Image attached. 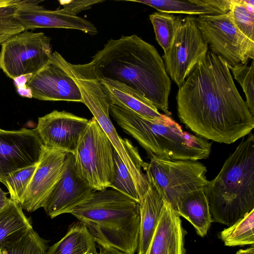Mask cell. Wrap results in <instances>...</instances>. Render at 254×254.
<instances>
[{"instance_id":"f546056e","label":"cell","mask_w":254,"mask_h":254,"mask_svg":"<svg viewBox=\"0 0 254 254\" xmlns=\"http://www.w3.org/2000/svg\"><path fill=\"white\" fill-rule=\"evenodd\" d=\"M115 175L110 188L117 190L139 202L141 198L135 185L125 165L114 150Z\"/></svg>"},{"instance_id":"52a82bcc","label":"cell","mask_w":254,"mask_h":254,"mask_svg":"<svg viewBox=\"0 0 254 254\" xmlns=\"http://www.w3.org/2000/svg\"><path fill=\"white\" fill-rule=\"evenodd\" d=\"M114 150L93 117L89 120L73 153L78 174L93 190L110 188L115 175Z\"/></svg>"},{"instance_id":"cb8c5ba5","label":"cell","mask_w":254,"mask_h":254,"mask_svg":"<svg viewBox=\"0 0 254 254\" xmlns=\"http://www.w3.org/2000/svg\"><path fill=\"white\" fill-rule=\"evenodd\" d=\"M150 6L159 12L189 15H219L209 6L206 0H131Z\"/></svg>"},{"instance_id":"7402d4cb","label":"cell","mask_w":254,"mask_h":254,"mask_svg":"<svg viewBox=\"0 0 254 254\" xmlns=\"http://www.w3.org/2000/svg\"><path fill=\"white\" fill-rule=\"evenodd\" d=\"M96 243L80 222L72 224L65 236L48 248L46 254H97Z\"/></svg>"},{"instance_id":"f35d334b","label":"cell","mask_w":254,"mask_h":254,"mask_svg":"<svg viewBox=\"0 0 254 254\" xmlns=\"http://www.w3.org/2000/svg\"></svg>"},{"instance_id":"7c38bea8","label":"cell","mask_w":254,"mask_h":254,"mask_svg":"<svg viewBox=\"0 0 254 254\" xmlns=\"http://www.w3.org/2000/svg\"><path fill=\"white\" fill-rule=\"evenodd\" d=\"M43 147L35 128H0V182L12 172L37 164Z\"/></svg>"},{"instance_id":"30bf717a","label":"cell","mask_w":254,"mask_h":254,"mask_svg":"<svg viewBox=\"0 0 254 254\" xmlns=\"http://www.w3.org/2000/svg\"><path fill=\"white\" fill-rule=\"evenodd\" d=\"M196 22L212 52L223 59L230 69L254 60V42L236 27L229 11L219 15H200Z\"/></svg>"},{"instance_id":"e575fe53","label":"cell","mask_w":254,"mask_h":254,"mask_svg":"<svg viewBox=\"0 0 254 254\" xmlns=\"http://www.w3.org/2000/svg\"><path fill=\"white\" fill-rule=\"evenodd\" d=\"M97 254H129L115 248L100 247L99 253Z\"/></svg>"},{"instance_id":"74e56055","label":"cell","mask_w":254,"mask_h":254,"mask_svg":"<svg viewBox=\"0 0 254 254\" xmlns=\"http://www.w3.org/2000/svg\"><path fill=\"white\" fill-rule=\"evenodd\" d=\"M0 254H2V253H1V249H0Z\"/></svg>"},{"instance_id":"d590c367","label":"cell","mask_w":254,"mask_h":254,"mask_svg":"<svg viewBox=\"0 0 254 254\" xmlns=\"http://www.w3.org/2000/svg\"><path fill=\"white\" fill-rule=\"evenodd\" d=\"M236 254H254V246L245 250H240Z\"/></svg>"},{"instance_id":"603a6c76","label":"cell","mask_w":254,"mask_h":254,"mask_svg":"<svg viewBox=\"0 0 254 254\" xmlns=\"http://www.w3.org/2000/svg\"><path fill=\"white\" fill-rule=\"evenodd\" d=\"M33 228L31 220L19 204L12 200L0 211V249L21 237Z\"/></svg>"},{"instance_id":"8fae6325","label":"cell","mask_w":254,"mask_h":254,"mask_svg":"<svg viewBox=\"0 0 254 254\" xmlns=\"http://www.w3.org/2000/svg\"><path fill=\"white\" fill-rule=\"evenodd\" d=\"M208 51L196 18H181L173 43L162 57L167 74L179 87Z\"/></svg>"},{"instance_id":"83f0119b","label":"cell","mask_w":254,"mask_h":254,"mask_svg":"<svg viewBox=\"0 0 254 254\" xmlns=\"http://www.w3.org/2000/svg\"><path fill=\"white\" fill-rule=\"evenodd\" d=\"M37 164L12 172L3 178L1 183L8 190L12 200L21 203Z\"/></svg>"},{"instance_id":"e0dca14e","label":"cell","mask_w":254,"mask_h":254,"mask_svg":"<svg viewBox=\"0 0 254 254\" xmlns=\"http://www.w3.org/2000/svg\"><path fill=\"white\" fill-rule=\"evenodd\" d=\"M26 88L32 97L40 100L82 102L75 81L52 58L46 66L28 78Z\"/></svg>"},{"instance_id":"4dcf8cb0","label":"cell","mask_w":254,"mask_h":254,"mask_svg":"<svg viewBox=\"0 0 254 254\" xmlns=\"http://www.w3.org/2000/svg\"><path fill=\"white\" fill-rule=\"evenodd\" d=\"M230 70L242 87L246 96L247 106L251 115L254 117V60L250 65H248L247 63L239 64Z\"/></svg>"},{"instance_id":"d4e9b609","label":"cell","mask_w":254,"mask_h":254,"mask_svg":"<svg viewBox=\"0 0 254 254\" xmlns=\"http://www.w3.org/2000/svg\"><path fill=\"white\" fill-rule=\"evenodd\" d=\"M224 245L228 247L254 244V209L247 213L219 234Z\"/></svg>"},{"instance_id":"7a4b0ae2","label":"cell","mask_w":254,"mask_h":254,"mask_svg":"<svg viewBox=\"0 0 254 254\" xmlns=\"http://www.w3.org/2000/svg\"><path fill=\"white\" fill-rule=\"evenodd\" d=\"M99 79L125 83L170 116L171 81L156 49L135 34L111 39L93 56Z\"/></svg>"},{"instance_id":"484cf974","label":"cell","mask_w":254,"mask_h":254,"mask_svg":"<svg viewBox=\"0 0 254 254\" xmlns=\"http://www.w3.org/2000/svg\"><path fill=\"white\" fill-rule=\"evenodd\" d=\"M156 39L166 52L171 47L181 17L173 14L156 12L149 15Z\"/></svg>"},{"instance_id":"8d00e7d4","label":"cell","mask_w":254,"mask_h":254,"mask_svg":"<svg viewBox=\"0 0 254 254\" xmlns=\"http://www.w3.org/2000/svg\"><path fill=\"white\" fill-rule=\"evenodd\" d=\"M12 0H0V6L5 5L9 3Z\"/></svg>"},{"instance_id":"6da1fadb","label":"cell","mask_w":254,"mask_h":254,"mask_svg":"<svg viewBox=\"0 0 254 254\" xmlns=\"http://www.w3.org/2000/svg\"><path fill=\"white\" fill-rule=\"evenodd\" d=\"M178 117L197 136L231 144L250 133L254 117L240 95L225 61L211 51L179 87Z\"/></svg>"},{"instance_id":"ba28073f","label":"cell","mask_w":254,"mask_h":254,"mask_svg":"<svg viewBox=\"0 0 254 254\" xmlns=\"http://www.w3.org/2000/svg\"><path fill=\"white\" fill-rule=\"evenodd\" d=\"M145 172L175 211L179 201L195 191L205 190L209 183L206 167L197 161L152 156Z\"/></svg>"},{"instance_id":"5bb4252c","label":"cell","mask_w":254,"mask_h":254,"mask_svg":"<svg viewBox=\"0 0 254 254\" xmlns=\"http://www.w3.org/2000/svg\"><path fill=\"white\" fill-rule=\"evenodd\" d=\"M89 120L65 111L39 117L35 128L44 146L73 153Z\"/></svg>"},{"instance_id":"f1b7e54d","label":"cell","mask_w":254,"mask_h":254,"mask_svg":"<svg viewBox=\"0 0 254 254\" xmlns=\"http://www.w3.org/2000/svg\"><path fill=\"white\" fill-rule=\"evenodd\" d=\"M18 0L0 6V45L25 30L16 17Z\"/></svg>"},{"instance_id":"9a60e30c","label":"cell","mask_w":254,"mask_h":254,"mask_svg":"<svg viewBox=\"0 0 254 254\" xmlns=\"http://www.w3.org/2000/svg\"><path fill=\"white\" fill-rule=\"evenodd\" d=\"M41 0H18L16 17L25 30L54 28L76 29L95 35L98 30L89 20L73 15L63 8L48 10L39 3Z\"/></svg>"},{"instance_id":"ffe728a7","label":"cell","mask_w":254,"mask_h":254,"mask_svg":"<svg viewBox=\"0 0 254 254\" xmlns=\"http://www.w3.org/2000/svg\"><path fill=\"white\" fill-rule=\"evenodd\" d=\"M147 178L148 189L139 202L140 222L137 254H146L158 224L164 202L158 188Z\"/></svg>"},{"instance_id":"ac0fdd59","label":"cell","mask_w":254,"mask_h":254,"mask_svg":"<svg viewBox=\"0 0 254 254\" xmlns=\"http://www.w3.org/2000/svg\"><path fill=\"white\" fill-rule=\"evenodd\" d=\"M180 217L164 199L158 224L145 254H186V231Z\"/></svg>"},{"instance_id":"4fadbf2b","label":"cell","mask_w":254,"mask_h":254,"mask_svg":"<svg viewBox=\"0 0 254 254\" xmlns=\"http://www.w3.org/2000/svg\"><path fill=\"white\" fill-rule=\"evenodd\" d=\"M68 154L44 146L40 160L20 204L23 209L31 212L43 207L66 168Z\"/></svg>"},{"instance_id":"d6a6232c","label":"cell","mask_w":254,"mask_h":254,"mask_svg":"<svg viewBox=\"0 0 254 254\" xmlns=\"http://www.w3.org/2000/svg\"><path fill=\"white\" fill-rule=\"evenodd\" d=\"M99 0H60V4L63 6V9L69 13L77 16L81 11L88 9L92 5L104 1Z\"/></svg>"},{"instance_id":"44dd1931","label":"cell","mask_w":254,"mask_h":254,"mask_svg":"<svg viewBox=\"0 0 254 254\" xmlns=\"http://www.w3.org/2000/svg\"><path fill=\"white\" fill-rule=\"evenodd\" d=\"M175 211L187 220L200 237L207 235L213 221L204 190H197L182 199Z\"/></svg>"},{"instance_id":"1f68e13d","label":"cell","mask_w":254,"mask_h":254,"mask_svg":"<svg viewBox=\"0 0 254 254\" xmlns=\"http://www.w3.org/2000/svg\"><path fill=\"white\" fill-rule=\"evenodd\" d=\"M229 13L239 30L254 42V14L248 11L244 0H231Z\"/></svg>"},{"instance_id":"836d02e7","label":"cell","mask_w":254,"mask_h":254,"mask_svg":"<svg viewBox=\"0 0 254 254\" xmlns=\"http://www.w3.org/2000/svg\"><path fill=\"white\" fill-rule=\"evenodd\" d=\"M7 193L4 192L0 188V211L6 207L12 200L7 197Z\"/></svg>"},{"instance_id":"3957f363","label":"cell","mask_w":254,"mask_h":254,"mask_svg":"<svg viewBox=\"0 0 254 254\" xmlns=\"http://www.w3.org/2000/svg\"><path fill=\"white\" fill-rule=\"evenodd\" d=\"M70 214L86 227L99 247L129 254L137 251L139 203L126 194L113 189L93 190Z\"/></svg>"},{"instance_id":"2e32d148","label":"cell","mask_w":254,"mask_h":254,"mask_svg":"<svg viewBox=\"0 0 254 254\" xmlns=\"http://www.w3.org/2000/svg\"><path fill=\"white\" fill-rule=\"evenodd\" d=\"M93 190L78 174L73 153H68L66 168L42 207L52 219L70 213L89 197Z\"/></svg>"},{"instance_id":"8992f818","label":"cell","mask_w":254,"mask_h":254,"mask_svg":"<svg viewBox=\"0 0 254 254\" xmlns=\"http://www.w3.org/2000/svg\"><path fill=\"white\" fill-rule=\"evenodd\" d=\"M70 76L79 89L82 103L96 119L127 167L141 199L149 187V181L144 172L148 163L144 162L130 140L118 134L110 118L109 97L102 89L94 68L91 65L81 66L73 70Z\"/></svg>"},{"instance_id":"d6986e66","label":"cell","mask_w":254,"mask_h":254,"mask_svg":"<svg viewBox=\"0 0 254 254\" xmlns=\"http://www.w3.org/2000/svg\"><path fill=\"white\" fill-rule=\"evenodd\" d=\"M99 79L102 89L111 104L131 111L148 120L161 117L162 114L152 104L130 86L108 78Z\"/></svg>"},{"instance_id":"9c48e42d","label":"cell","mask_w":254,"mask_h":254,"mask_svg":"<svg viewBox=\"0 0 254 254\" xmlns=\"http://www.w3.org/2000/svg\"><path fill=\"white\" fill-rule=\"evenodd\" d=\"M51 40L43 32L28 30L11 37L1 45L0 68L13 80L38 72L51 60Z\"/></svg>"},{"instance_id":"4316f807","label":"cell","mask_w":254,"mask_h":254,"mask_svg":"<svg viewBox=\"0 0 254 254\" xmlns=\"http://www.w3.org/2000/svg\"><path fill=\"white\" fill-rule=\"evenodd\" d=\"M46 240L33 230L28 231L21 237L1 249L2 254H46Z\"/></svg>"},{"instance_id":"5b68a950","label":"cell","mask_w":254,"mask_h":254,"mask_svg":"<svg viewBox=\"0 0 254 254\" xmlns=\"http://www.w3.org/2000/svg\"><path fill=\"white\" fill-rule=\"evenodd\" d=\"M110 113L122 129L134 138L150 157L197 161L207 158L210 154L211 142L184 131L165 114L158 119L148 120L112 104Z\"/></svg>"},{"instance_id":"277c9868","label":"cell","mask_w":254,"mask_h":254,"mask_svg":"<svg viewBox=\"0 0 254 254\" xmlns=\"http://www.w3.org/2000/svg\"><path fill=\"white\" fill-rule=\"evenodd\" d=\"M213 222L230 226L254 209V136L229 155L204 190Z\"/></svg>"}]
</instances>
